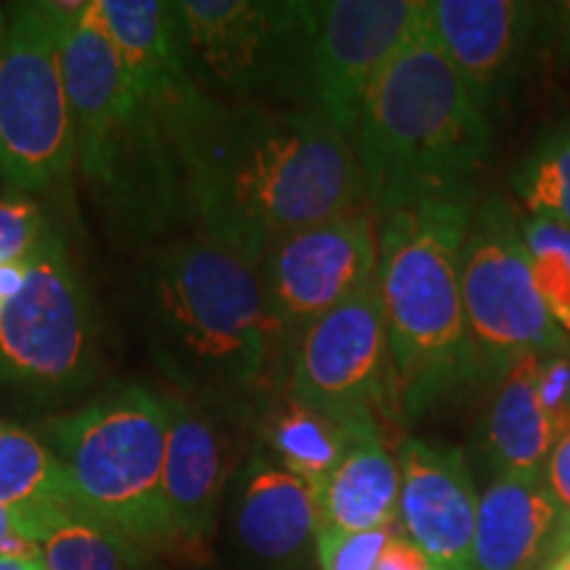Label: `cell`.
Segmentation results:
<instances>
[{"instance_id": "cell-9", "label": "cell", "mask_w": 570, "mask_h": 570, "mask_svg": "<svg viewBox=\"0 0 570 570\" xmlns=\"http://www.w3.org/2000/svg\"><path fill=\"white\" fill-rule=\"evenodd\" d=\"M462 304L479 389H491L520 356L570 346L541 302L531 275L523 217L491 194L475 202L462 244Z\"/></svg>"}, {"instance_id": "cell-23", "label": "cell", "mask_w": 570, "mask_h": 570, "mask_svg": "<svg viewBox=\"0 0 570 570\" xmlns=\"http://www.w3.org/2000/svg\"><path fill=\"white\" fill-rule=\"evenodd\" d=\"M46 570H140L146 550L77 504L40 512L27 525Z\"/></svg>"}, {"instance_id": "cell-26", "label": "cell", "mask_w": 570, "mask_h": 570, "mask_svg": "<svg viewBox=\"0 0 570 570\" xmlns=\"http://www.w3.org/2000/svg\"><path fill=\"white\" fill-rule=\"evenodd\" d=\"M523 238L541 302L570 338V230L550 217H525Z\"/></svg>"}, {"instance_id": "cell-30", "label": "cell", "mask_w": 570, "mask_h": 570, "mask_svg": "<svg viewBox=\"0 0 570 570\" xmlns=\"http://www.w3.org/2000/svg\"><path fill=\"white\" fill-rule=\"evenodd\" d=\"M375 570H431V566H428L425 554L407 539L399 537L396 531L383 550L381 560H377Z\"/></svg>"}, {"instance_id": "cell-15", "label": "cell", "mask_w": 570, "mask_h": 570, "mask_svg": "<svg viewBox=\"0 0 570 570\" xmlns=\"http://www.w3.org/2000/svg\"><path fill=\"white\" fill-rule=\"evenodd\" d=\"M169 399V436L164 460V508L177 550L204 558L217 529L233 449L225 420L180 394Z\"/></svg>"}, {"instance_id": "cell-12", "label": "cell", "mask_w": 570, "mask_h": 570, "mask_svg": "<svg viewBox=\"0 0 570 570\" xmlns=\"http://www.w3.org/2000/svg\"><path fill=\"white\" fill-rule=\"evenodd\" d=\"M262 302L277 362L302 333L377 275V219L370 209L309 225L275 240L256 262Z\"/></svg>"}, {"instance_id": "cell-5", "label": "cell", "mask_w": 570, "mask_h": 570, "mask_svg": "<svg viewBox=\"0 0 570 570\" xmlns=\"http://www.w3.org/2000/svg\"><path fill=\"white\" fill-rule=\"evenodd\" d=\"M352 142L375 219L473 194L491 148L489 114L431 38L425 13L367 90Z\"/></svg>"}, {"instance_id": "cell-1", "label": "cell", "mask_w": 570, "mask_h": 570, "mask_svg": "<svg viewBox=\"0 0 570 570\" xmlns=\"http://www.w3.org/2000/svg\"><path fill=\"white\" fill-rule=\"evenodd\" d=\"M175 154L183 217L254 265L285 235L367 209L352 140L317 111L206 98Z\"/></svg>"}, {"instance_id": "cell-20", "label": "cell", "mask_w": 570, "mask_h": 570, "mask_svg": "<svg viewBox=\"0 0 570 570\" xmlns=\"http://www.w3.org/2000/svg\"><path fill=\"white\" fill-rule=\"evenodd\" d=\"M539 362L520 356L489 389L475 439L494 475H544L558 433L539 396Z\"/></svg>"}, {"instance_id": "cell-19", "label": "cell", "mask_w": 570, "mask_h": 570, "mask_svg": "<svg viewBox=\"0 0 570 570\" xmlns=\"http://www.w3.org/2000/svg\"><path fill=\"white\" fill-rule=\"evenodd\" d=\"M560 531L544 475H494L479 497L473 570H547L562 554Z\"/></svg>"}, {"instance_id": "cell-29", "label": "cell", "mask_w": 570, "mask_h": 570, "mask_svg": "<svg viewBox=\"0 0 570 570\" xmlns=\"http://www.w3.org/2000/svg\"><path fill=\"white\" fill-rule=\"evenodd\" d=\"M544 483L550 489V494L554 499L560 510V547L562 552L570 550V428L562 436L554 441L550 460H547L544 468Z\"/></svg>"}, {"instance_id": "cell-18", "label": "cell", "mask_w": 570, "mask_h": 570, "mask_svg": "<svg viewBox=\"0 0 570 570\" xmlns=\"http://www.w3.org/2000/svg\"><path fill=\"white\" fill-rule=\"evenodd\" d=\"M233 529L244 552L262 566L302 568L317 552L315 489L269 454H254L233 481Z\"/></svg>"}, {"instance_id": "cell-34", "label": "cell", "mask_w": 570, "mask_h": 570, "mask_svg": "<svg viewBox=\"0 0 570 570\" xmlns=\"http://www.w3.org/2000/svg\"><path fill=\"white\" fill-rule=\"evenodd\" d=\"M547 570H570V550H568V552H562V554H560V558H558V560H554V562H552V566H550V568H547Z\"/></svg>"}, {"instance_id": "cell-16", "label": "cell", "mask_w": 570, "mask_h": 570, "mask_svg": "<svg viewBox=\"0 0 570 570\" xmlns=\"http://www.w3.org/2000/svg\"><path fill=\"white\" fill-rule=\"evenodd\" d=\"M92 11L117 46L132 88L138 90V96L159 119L175 146L180 132L209 96L194 82L180 56L173 3L92 0Z\"/></svg>"}, {"instance_id": "cell-33", "label": "cell", "mask_w": 570, "mask_h": 570, "mask_svg": "<svg viewBox=\"0 0 570 570\" xmlns=\"http://www.w3.org/2000/svg\"><path fill=\"white\" fill-rule=\"evenodd\" d=\"M0 570H46L40 554L35 558H21V554H0Z\"/></svg>"}, {"instance_id": "cell-22", "label": "cell", "mask_w": 570, "mask_h": 570, "mask_svg": "<svg viewBox=\"0 0 570 570\" xmlns=\"http://www.w3.org/2000/svg\"><path fill=\"white\" fill-rule=\"evenodd\" d=\"M259 431L269 449V458L317 489L338 465L346 446L362 428L344 425L323 412L304 407L277 389L262 404Z\"/></svg>"}, {"instance_id": "cell-21", "label": "cell", "mask_w": 570, "mask_h": 570, "mask_svg": "<svg viewBox=\"0 0 570 570\" xmlns=\"http://www.w3.org/2000/svg\"><path fill=\"white\" fill-rule=\"evenodd\" d=\"M399 483V462L381 431L362 428L315 489L320 529L356 533L396 525Z\"/></svg>"}, {"instance_id": "cell-8", "label": "cell", "mask_w": 570, "mask_h": 570, "mask_svg": "<svg viewBox=\"0 0 570 570\" xmlns=\"http://www.w3.org/2000/svg\"><path fill=\"white\" fill-rule=\"evenodd\" d=\"M96 309L59 223L30 254L24 285L0 304V391L56 404L96 377Z\"/></svg>"}, {"instance_id": "cell-6", "label": "cell", "mask_w": 570, "mask_h": 570, "mask_svg": "<svg viewBox=\"0 0 570 570\" xmlns=\"http://www.w3.org/2000/svg\"><path fill=\"white\" fill-rule=\"evenodd\" d=\"M40 439L67 473L77 508L146 552H177L164 508L169 399L125 386L40 423Z\"/></svg>"}, {"instance_id": "cell-31", "label": "cell", "mask_w": 570, "mask_h": 570, "mask_svg": "<svg viewBox=\"0 0 570 570\" xmlns=\"http://www.w3.org/2000/svg\"><path fill=\"white\" fill-rule=\"evenodd\" d=\"M27 269H30V256H27V259L6 262V265H0V304L9 302L21 285H24Z\"/></svg>"}, {"instance_id": "cell-17", "label": "cell", "mask_w": 570, "mask_h": 570, "mask_svg": "<svg viewBox=\"0 0 570 570\" xmlns=\"http://www.w3.org/2000/svg\"><path fill=\"white\" fill-rule=\"evenodd\" d=\"M537 21L520 0H425V27L489 111L508 96Z\"/></svg>"}, {"instance_id": "cell-4", "label": "cell", "mask_w": 570, "mask_h": 570, "mask_svg": "<svg viewBox=\"0 0 570 570\" xmlns=\"http://www.w3.org/2000/svg\"><path fill=\"white\" fill-rule=\"evenodd\" d=\"M473 194L433 198L377 219V294L399 425L479 389L462 304V244Z\"/></svg>"}, {"instance_id": "cell-25", "label": "cell", "mask_w": 570, "mask_h": 570, "mask_svg": "<svg viewBox=\"0 0 570 570\" xmlns=\"http://www.w3.org/2000/svg\"><path fill=\"white\" fill-rule=\"evenodd\" d=\"M512 188L529 217H550L570 230V125L533 146L512 175Z\"/></svg>"}, {"instance_id": "cell-2", "label": "cell", "mask_w": 570, "mask_h": 570, "mask_svg": "<svg viewBox=\"0 0 570 570\" xmlns=\"http://www.w3.org/2000/svg\"><path fill=\"white\" fill-rule=\"evenodd\" d=\"M140 302L148 354L177 394L223 420L259 415L277 362L254 262L194 233L151 256Z\"/></svg>"}, {"instance_id": "cell-32", "label": "cell", "mask_w": 570, "mask_h": 570, "mask_svg": "<svg viewBox=\"0 0 570 570\" xmlns=\"http://www.w3.org/2000/svg\"><path fill=\"white\" fill-rule=\"evenodd\" d=\"M24 529H27V518L24 515H19V512H13V510L0 508V552H3L6 541H9L13 533H24ZM24 537H27V533H24ZM27 539H30V537H27Z\"/></svg>"}, {"instance_id": "cell-11", "label": "cell", "mask_w": 570, "mask_h": 570, "mask_svg": "<svg viewBox=\"0 0 570 570\" xmlns=\"http://www.w3.org/2000/svg\"><path fill=\"white\" fill-rule=\"evenodd\" d=\"M281 391L352 428H381L383 420L399 423L375 281L306 327L285 356Z\"/></svg>"}, {"instance_id": "cell-14", "label": "cell", "mask_w": 570, "mask_h": 570, "mask_svg": "<svg viewBox=\"0 0 570 570\" xmlns=\"http://www.w3.org/2000/svg\"><path fill=\"white\" fill-rule=\"evenodd\" d=\"M399 518L431 570H473L479 491L458 446L407 436L399 444Z\"/></svg>"}, {"instance_id": "cell-13", "label": "cell", "mask_w": 570, "mask_h": 570, "mask_svg": "<svg viewBox=\"0 0 570 570\" xmlns=\"http://www.w3.org/2000/svg\"><path fill=\"white\" fill-rule=\"evenodd\" d=\"M423 13L425 0H309L306 109L354 140L367 90Z\"/></svg>"}, {"instance_id": "cell-3", "label": "cell", "mask_w": 570, "mask_h": 570, "mask_svg": "<svg viewBox=\"0 0 570 570\" xmlns=\"http://www.w3.org/2000/svg\"><path fill=\"white\" fill-rule=\"evenodd\" d=\"M48 9L59 30L77 173L119 240L151 244L185 219L173 140L132 88L92 0Z\"/></svg>"}, {"instance_id": "cell-24", "label": "cell", "mask_w": 570, "mask_h": 570, "mask_svg": "<svg viewBox=\"0 0 570 570\" xmlns=\"http://www.w3.org/2000/svg\"><path fill=\"white\" fill-rule=\"evenodd\" d=\"M67 504L75 497L56 454L32 431L0 417V508L19 512L30 525L40 512Z\"/></svg>"}, {"instance_id": "cell-7", "label": "cell", "mask_w": 570, "mask_h": 570, "mask_svg": "<svg viewBox=\"0 0 570 570\" xmlns=\"http://www.w3.org/2000/svg\"><path fill=\"white\" fill-rule=\"evenodd\" d=\"M173 17L185 67L206 96L306 109L309 0H180Z\"/></svg>"}, {"instance_id": "cell-10", "label": "cell", "mask_w": 570, "mask_h": 570, "mask_svg": "<svg viewBox=\"0 0 570 570\" xmlns=\"http://www.w3.org/2000/svg\"><path fill=\"white\" fill-rule=\"evenodd\" d=\"M75 169V132L59 30L48 3L6 6L0 46V180L42 194Z\"/></svg>"}, {"instance_id": "cell-35", "label": "cell", "mask_w": 570, "mask_h": 570, "mask_svg": "<svg viewBox=\"0 0 570 570\" xmlns=\"http://www.w3.org/2000/svg\"><path fill=\"white\" fill-rule=\"evenodd\" d=\"M3 35H6V6L0 3V46H3Z\"/></svg>"}, {"instance_id": "cell-28", "label": "cell", "mask_w": 570, "mask_h": 570, "mask_svg": "<svg viewBox=\"0 0 570 570\" xmlns=\"http://www.w3.org/2000/svg\"><path fill=\"white\" fill-rule=\"evenodd\" d=\"M396 533V525L375 531H327L320 529L317 562L320 570H375L383 550Z\"/></svg>"}, {"instance_id": "cell-27", "label": "cell", "mask_w": 570, "mask_h": 570, "mask_svg": "<svg viewBox=\"0 0 570 570\" xmlns=\"http://www.w3.org/2000/svg\"><path fill=\"white\" fill-rule=\"evenodd\" d=\"M53 219L32 196L6 190L0 196V265L27 259Z\"/></svg>"}]
</instances>
